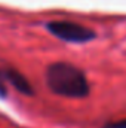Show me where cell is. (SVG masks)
Instances as JSON below:
<instances>
[{
	"label": "cell",
	"mask_w": 126,
	"mask_h": 128,
	"mask_svg": "<svg viewBox=\"0 0 126 128\" xmlns=\"http://www.w3.org/2000/svg\"><path fill=\"white\" fill-rule=\"evenodd\" d=\"M46 82L51 91L58 96L82 98L89 94V84L85 73L71 63L49 64L46 68Z\"/></svg>",
	"instance_id": "6da1fadb"
},
{
	"label": "cell",
	"mask_w": 126,
	"mask_h": 128,
	"mask_svg": "<svg viewBox=\"0 0 126 128\" xmlns=\"http://www.w3.org/2000/svg\"><path fill=\"white\" fill-rule=\"evenodd\" d=\"M46 28L54 36L67 42H88L95 37V32L79 22L67 20H54L46 24Z\"/></svg>",
	"instance_id": "7a4b0ae2"
},
{
	"label": "cell",
	"mask_w": 126,
	"mask_h": 128,
	"mask_svg": "<svg viewBox=\"0 0 126 128\" xmlns=\"http://www.w3.org/2000/svg\"><path fill=\"white\" fill-rule=\"evenodd\" d=\"M4 78L21 92H25V94H31L33 90H31V84L25 79L24 74H21L19 72L13 70V68H7L4 72Z\"/></svg>",
	"instance_id": "3957f363"
},
{
	"label": "cell",
	"mask_w": 126,
	"mask_h": 128,
	"mask_svg": "<svg viewBox=\"0 0 126 128\" xmlns=\"http://www.w3.org/2000/svg\"><path fill=\"white\" fill-rule=\"evenodd\" d=\"M102 128H126V119L114 121V122H107Z\"/></svg>",
	"instance_id": "277c9868"
},
{
	"label": "cell",
	"mask_w": 126,
	"mask_h": 128,
	"mask_svg": "<svg viewBox=\"0 0 126 128\" xmlns=\"http://www.w3.org/2000/svg\"><path fill=\"white\" fill-rule=\"evenodd\" d=\"M4 85H3V79H1V74H0V94L1 96H4Z\"/></svg>",
	"instance_id": "5b68a950"
}]
</instances>
